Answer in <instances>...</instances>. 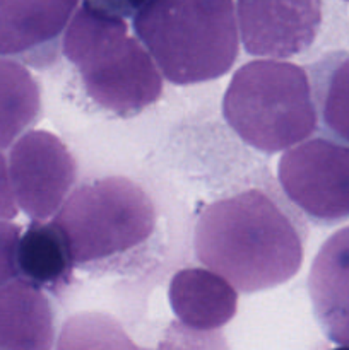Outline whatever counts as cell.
Masks as SVG:
<instances>
[{"label":"cell","mask_w":349,"mask_h":350,"mask_svg":"<svg viewBox=\"0 0 349 350\" xmlns=\"http://www.w3.org/2000/svg\"><path fill=\"white\" fill-rule=\"evenodd\" d=\"M198 262L242 293L272 289L303 263V241L289 215L260 190L212 202L195 224Z\"/></svg>","instance_id":"6da1fadb"},{"label":"cell","mask_w":349,"mask_h":350,"mask_svg":"<svg viewBox=\"0 0 349 350\" xmlns=\"http://www.w3.org/2000/svg\"><path fill=\"white\" fill-rule=\"evenodd\" d=\"M133 31L164 79L178 85L221 77L238 57L233 0H147Z\"/></svg>","instance_id":"7a4b0ae2"},{"label":"cell","mask_w":349,"mask_h":350,"mask_svg":"<svg viewBox=\"0 0 349 350\" xmlns=\"http://www.w3.org/2000/svg\"><path fill=\"white\" fill-rule=\"evenodd\" d=\"M62 48L77 65L89 98L116 115H135L163 92L156 62L139 38L127 34L123 17L88 0L72 16Z\"/></svg>","instance_id":"3957f363"},{"label":"cell","mask_w":349,"mask_h":350,"mask_svg":"<svg viewBox=\"0 0 349 350\" xmlns=\"http://www.w3.org/2000/svg\"><path fill=\"white\" fill-rule=\"evenodd\" d=\"M222 115L240 139L266 154L305 142L317 129V108L307 72L267 58L235 72Z\"/></svg>","instance_id":"277c9868"},{"label":"cell","mask_w":349,"mask_h":350,"mask_svg":"<svg viewBox=\"0 0 349 350\" xmlns=\"http://www.w3.org/2000/svg\"><path fill=\"white\" fill-rule=\"evenodd\" d=\"M75 263L129 252L146 241L156 226V208L137 183L109 176L77 188L55 214Z\"/></svg>","instance_id":"5b68a950"},{"label":"cell","mask_w":349,"mask_h":350,"mask_svg":"<svg viewBox=\"0 0 349 350\" xmlns=\"http://www.w3.org/2000/svg\"><path fill=\"white\" fill-rule=\"evenodd\" d=\"M286 197L318 224L349 219V147L311 139L289 147L277 166Z\"/></svg>","instance_id":"8992f818"},{"label":"cell","mask_w":349,"mask_h":350,"mask_svg":"<svg viewBox=\"0 0 349 350\" xmlns=\"http://www.w3.org/2000/svg\"><path fill=\"white\" fill-rule=\"evenodd\" d=\"M9 176L21 211L33 221H48L74 187L77 164L57 135L33 130L12 144Z\"/></svg>","instance_id":"52a82bcc"},{"label":"cell","mask_w":349,"mask_h":350,"mask_svg":"<svg viewBox=\"0 0 349 350\" xmlns=\"http://www.w3.org/2000/svg\"><path fill=\"white\" fill-rule=\"evenodd\" d=\"M236 21L246 53L283 60L313 43L322 23V2L238 0Z\"/></svg>","instance_id":"ba28073f"},{"label":"cell","mask_w":349,"mask_h":350,"mask_svg":"<svg viewBox=\"0 0 349 350\" xmlns=\"http://www.w3.org/2000/svg\"><path fill=\"white\" fill-rule=\"evenodd\" d=\"M79 0H0V57L43 67L55 58Z\"/></svg>","instance_id":"9c48e42d"},{"label":"cell","mask_w":349,"mask_h":350,"mask_svg":"<svg viewBox=\"0 0 349 350\" xmlns=\"http://www.w3.org/2000/svg\"><path fill=\"white\" fill-rule=\"evenodd\" d=\"M313 313L328 340L349 345V226L318 250L308 275Z\"/></svg>","instance_id":"30bf717a"},{"label":"cell","mask_w":349,"mask_h":350,"mask_svg":"<svg viewBox=\"0 0 349 350\" xmlns=\"http://www.w3.org/2000/svg\"><path fill=\"white\" fill-rule=\"evenodd\" d=\"M168 297L180 323L195 330H219L238 310L236 289L214 270H180L171 279Z\"/></svg>","instance_id":"8fae6325"},{"label":"cell","mask_w":349,"mask_h":350,"mask_svg":"<svg viewBox=\"0 0 349 350\" xmlns=\"http://www.w3.org/2000/svg\"><path fill=\"white\" fill-rule=\"evenodd\" d=\"M55 318L43 291L26 279L0 287V350H51Z\"/></svg>","instance_id":"7c38bea8"},{"label":"cell","mask_w":349,"mask_h":350,"mask_svg":"<svg viewBox=\"0 0 349 350\" xmlns=\"http://www.w3.org/2000/svg\"><path fill=\"white\" fill-rule=\"evenodd\" d=\"M74 256L67 238L57 224L33 221L17 246V272L40 289L67 286L74 270Z\"/></svg>","instance_id":"4fadbf2b"},{"label":"cell","mask_w":349,"mask_h":350,"mask_svg":"<svg viewBox=\"0 0 349 350\" xmlns=\"http://www.w3.org/2000/svg\"><path fill=\"white\" fill-rule=\"evenodd\" d=\"M41 111L40 84L21 62L0 58V149L12 146Z\"/></svg>","instance_id":"5bb4252c"},{"label":"cell","mask_w":349,"mask_h":350,"mask_svg":"<svg viewBox=\"0 0 349 350\" xmlns=\"http://www.w3.org/2000/svg\"><path fill=\"white\" fill-rule=\"evenodd\" d=\"M57 350H139L122 325L105 313H79L62 325Z\"/></svg>","instance_id":"9a60e30c"},{"label":"cell","mask_w":349,"mask_h":350,"mask_svg":"<svg viewBox=\"0 0 349 350\" xmlns=\"http://www.w3.org/2000/svg\"><path fill=\"white\" fill-rule=\"evenodd\" d=\"M317 89L324 125L335 137L349 142V57L335 62Z\"/></svg>","instance_id":"2e32d148"},{"label":"cell","mask_w":349,"mask_h":350,"mask_svg":"<svg viewBox=\"0 0 349 350\" xmlns=\"http://www.w3.org/2000/svg\"><path fill=\"white\" fill-rule=\"evenodd\" d=\"M157 350H229L224 335L216 330H195L183 323H171Z\"/></svg>","instance_id":"e0dca14e"},{"label":"cell","mask_w":349,"mask_h":350,"mask_svg":"<svg viewBox=\"0 0 349 350\" xmlns=\"http://www.w3.org/2000/svg\"><path fill=\"white\" fill-rule=\"evenodd\" d=\"M19 239V226L10 221H0V287L16 279Z\"/></svg>","instance_id":"ac0fdd59"},{"label":"cell","mask_w":349,"mask_h":350,"mask_svg":"<svg viewBox=\"0 0 349 350\" xmlns=\"http://www.w3.org/2000/svg\"><path fill=\"white\" fill-rule=\"evenodd\" d=\"M17 215L16 197L9 176V163L0 154V221H12Z\"/></svg>","instance_id":"d6986e66"},{"label":"cell","mask_w":349,"mask_h":350,"mask_svg":"<svg viewBox=\"0 0 349 350\" xmlns=\"http://www.w3.org/2000/svg\"><path fill=\"white\" fill-rule=\"evenodd\" d=\"M92 5L99 7L103 10L115 14L120 17L135 16L137 10L147 2V0H88Z\"/></svg>","instance_id":"ffe728a7"},{"label":"cell","mask_w":349,"mask_h":350,"mask_svg":"<svg viewBox=\"0 0 349 350\" xmlns=\"http://www.w3.org/2000/svg\"><path fill=\"white\" fill-rule=\"evenodd\" d=\"M332 350H349V345H341V347H337V349H332Z\"/></svg>","instance_id":"44dd1931"}]
</instances>
